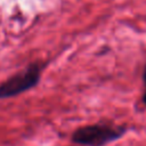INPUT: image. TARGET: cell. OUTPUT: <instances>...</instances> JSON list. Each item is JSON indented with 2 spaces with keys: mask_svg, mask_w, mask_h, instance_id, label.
<instances>
[{
  "mask_svg": "<svg viewBox=\"0 0 146 146\" xmlns=\"http://www.w3.org/2000/svg\"><path fill=\"white\" fill-rule=\"evenodd\" d=\"M143 81H144V86H145V90H144V94H143V104L146 106V64L144 66V70H143Z\"/></svg>",
  "mask_w": 146,
  "mask_h": 146,
  "instance_id": "cell-3",
  "label": "cell"
},
{
  "mask_svg": "<svg viewBox=\"0 0 146 146\" xmlns=\"http://www.w3.org/2000/svg\"><path fill=\"white\" fill-rule=\"evenodd\" d=\"M127 130L124 125H115L110 122H97L75 129L71 140L82 146H106L120 139Z\"/></svg>",
  "mask_w": 146,
  "mask_h": 146,
  "instance_id": "cell-1",
  "label": "cell"
},
{
  "mask_svg": "<svg viewBox=\"0 0 146 146\" xmlns=\"http://www.w3.org/2000/svg\"><path fill=\"white\" fill-rule=\"evenodd\" d=\"M43 67L44 63L33 62L24 70L10 75L0 83V99L13 98L33 89L40 82Z\"/></svg>",
  "mask_w": 146,
  "mask_h": 146,
  "instance_id": "cell-2",
  "label": "cell"
}]
</instances>
